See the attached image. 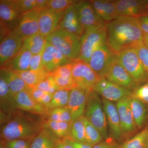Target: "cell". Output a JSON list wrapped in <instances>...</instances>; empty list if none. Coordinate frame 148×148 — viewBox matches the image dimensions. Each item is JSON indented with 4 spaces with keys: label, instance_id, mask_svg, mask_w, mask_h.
I'll use <instances>...</instances> for the list:
<instances>
[{
    "label": "cell",
    "instance_id": "1",
    "mask_svg": "<svg viewBox=\"0 0 148 148\" xmlns=\"http://www.w3.org/2000/svg\"><path fill=\"white\" fill-rule=\"evenodd\" d=\"M106 25L107 45L117 56L143 43V33L138 18L119 16Z\"/></svg>",
    "mask_w": 148,
    "mask_h": 148
},
{
    "label": "cell",
    "instance_id": "2",
    "mask_svg": "<svg viewBox=\"0 0 148 148\" xmlns=\"http://www.w3.org/2000/svg\"><path fill=\"white\" fill-rule=\"evenodd\" d=\"M43 127L44 122L25 116L16 115L1 127V138L4 141H32Z\"/></svg>",
    "mask_w": 148,
    "mask_h": 148
},
{
    "label": "cell",
    "instance_id": "3",
    "mask_svg": "<svg viewBox=\"0 0 148 148\" xmlns=\"http://www.w3.org/2000/svg\"><path fill=\"white\" fill-rule=\"evenodd\" d=\"M106 24L86 28L80 38V50L79 58L88 64L95 49L107 44Z\"/></svg>",
    "mask_w": 148,
    "mask_h": 148
},
{
    "label": "cell",
    "instance_id": "4",
    "mask_svg": "<svg viewBox=\"0 0 148 148\" xmlns=\"http://www.w3.org/2000/svg\"><path fill=\"white\" fill-rule=\"evenodd\" d=\"M84 116L98 130L104 139L108 140L111 138L102 100L99 95L92 90L88 93Z\"/></svg>",
    "mask_w": 148,
    "mask_h": 148
},
{
    "label": "cell",
    "instance_id": "5",
    "mask_svg": "<svg viewBox=\"0 0 148 148\" xmlns=\"http://www.w3.org/2000/svg\"><path fill=\"white\" fill-rule=\"evenodd\" d=\"M46 40L69 59L73 60L79 57L80 39L73 34L57 30L46 37Z\"/></svg>",
    "mask_w": 148,
    "mask_h": 148
},
{
    "label": "cell",
    "instance_id": "6",
    "mask_svg": "<svg viewBox=\"0 0 148 148\" xmlns=\"http://www.w3.org/2000/svg\"><path fill=\"white\" fill-rule=\"evenodd\" d=\"M119 62L124 67L138 86L148 82L142 62L134 48H130L118 55Z\"/></svg>",
    "mask_w": 148,
    "mask_h": 148
},
{
    "label": "cell",
    "instance_id": "7",
    "mask_svg": "<svg viewBox=\"0 0 148 148\" xmlns=\"http://www.w3.org/2000/svg\"><path fill=\"white\" fill-rule=\"evenodd\" d=\"M72 73L77 86L88 90L93 86L100 78L89 64L78 58L72 61Z\"/></svg>",
    "mask_w": 148,
    "mask_h": 148
},
{
    "label": "cell",
    "instance_id": "8",
    "mask_svg": "<svg viewBox=\"0 0 148 148\" xmlns=\"http://www.w3.org/2000/svg\"><path fill=\"white\" fill-rule=\"evenodd\" d=\"M117 58L118 56L106 44L93 51L88 64L99 77L103 78H105L111 66Z\"/></svg>",
    "mask_w": 148,
    "mask_h": 148
},
{
    "label": "cell",
    "instance_id": "9",
    "mask_svg": "<svg viewBox=\"0 0 148 148\" xmlns=\"http://www.w3.org/2000/svg\"><path fill=\"white\" fill-rule=\"evenodd\" d=\"M92 90L103 96V98L112 102H117L130 97L132 92V90L120 87L109 81L106 78H100L93 86Z\"/></svg>",
    "mask_w": 148,
    "mask_h": 148
},
{
    "label": "cell",
    "instance_id": "10",
    "mask_svg": "<svg viewBox=\"0 0 148 148\" xmlns=\"http://www.w3.org/2000/svg\"><path fill=\"white\" fill-rule=\"evenodd\" d=\"M130 98H123L116 104L120 120L122 140L129 139L138 129L130 109Z\"/></svg>",
    "mask_w": 148,
    "mask_h": 148
},
{
    "label": "cell",
    "instance_id": "11",
    "mask_svg": "<svg viewBox=\"0 0 148 148\" xmlns=\"http://www.w3.org/2000/svg\"><path fill=\"white\" fill-rule=\"evenodd\" d=\"M117 12L119 16L138 18L148 15V1H115Z\"/></svg>",
    "mask_w": 148,
    "mask_h": 148
},
{
    "label": "cell",
    "instance_id": "12",
    "mask_svg": "<svg viewBox=\"0 0 148 148\" xmlns=\"http://www.w3.org/2000/svg\"><path fill=\"white\" fill-rule=\"evenodd\" d=\"M90 91L78 87L70 91L67 107L70 111L73 121L84 116L88 96Z\"/></svg>",
    "mask_w": 148,
    "mask_h": 148
},
{
    "label": "cell",
    "instance_id": "13",
    "mask_svg": "<svg viewBox=\"0 0 148 148\" xmlns=\"http://www.w3.org/2000/svg\"><path fill=\"white\" fill-rule=\"evenodd\" d=\"M24 40L14 31L6 36L0 45L1 65L14 57L21 49Z\"/></svg>",
    "mask_w": 148,
    "mask_h": 148
},
{
    "label": "cell",
    "instance_id": "14",
    "mask_svg": "<svg viewBox=\"0 0 148 148\" xmlns=\"http://www.w3.org/2000/svg\"><path fill=\"white\" fill-rule=\"evenodd\" d=\"M41 12L33 10L21 14V19L14 32L24 40L39 33V18Z\"/></svg>",
    "mask_w": 148,
    "mask_h": 148
},
{
    "label": "cell",
    "instance_id": "15",
    "mask_svg": "<svg viewBox=\"0 0 148 148\" xmlns=\"http://www.w3.org/2000/svg\"><path fill=\"white\" fill-rule=\"evenodd\" d=\"M57 30L66 31L79 39L82 36L84 30L81 24L75 5L64 11Z\"/></svg>",
    "mask_w": 148,
    "mask_h": 148
},
{
    "label": "cell",
    "instance_id": "16",
    "mask_svg": "<svg viewBox=\"0 0 148 148\" xmlns=\"http://www.w3.org/2000/svg\"><path fill=\"white\" fill-rule=\"evenodd\" d=\"M102 102L110 137L116 142L121 141L122 140L121 125L116 105L105 98H103Z\"/></svg>",
    "mask_w": 148,
    "mask_h": 148
},
{
    "label": "cell",
    "instance_id": "17",
    "mask_svg": "<svg viewBox=\"0 0 148 148\" xmlns=\"http://www.w3.org/2000/svg\"><path fill=\"white\" fill-rule=\"evenodd\" d=\"M72 61L47 41L42 57L43 67L46 71L51 73L59 67L71 63Z\"/></svg>",
    "mask_w": 148,
    "mask_h": 148
},
{
    "label": "cell",
    "instance_id": "18",
    "mask_svg": "<svg viewBox=\"0 0 148 148\" xmlns=\"http://www.w3.org/2000/svg\"><path fill=\"white\" fill-rule=\"evenodd\" d=\"M106 78L120 87L133 91L138 85L124 67L116 60L111 66Z\"/></svg>",
    "mask_w": 148,
    "mask_h": 148
},
{
    "label": "cell",
    "instance_id": "19",
    "mask_svg": "<svg viewBox=\"0 0 148 148\" xmlns=\"http://www.w3.org/2000/svg\"><path fill=\"white\" fill-rule=\"evenodd\" d=\"M21 14L18 10L16 0L0 1L1 21L12 31L18 26Z\"/></svg>",
    "mask_w": 148,
    "mask_h": 148
},
{
    "label": "cell",
    "instance_id": "20",
    "mask_svg": "<svg viewBox=\"0 0 148 148\" xmlns=\"http://www.w3.org/2000/svg\"><path fill=\"white\" fill-rule=\"evenodd\" d=\"M64 12L47 8L42 11L39 18V33L46 38L56 31Z\"/></svg>",
    "mask_w": 148,
    "mask_h": 148
},
{
    "label": "cell",
    "instance_id": "21",
    "mask_svg": "<svg viewBox=\"0 0 148 148\" xmlns=\"http://www.w3.org/2000/svg\"><path fill=\"white\" fill-rule=\"evenodd\" d=\"M83 29L106 24L95 13L89 1H79L75 4Z\"/></svg>",
    "mask_w": 148,
    "mask_h": 148
},
{
    "label": "cell",
    "instance_id": "22",
    "mask_svg": "<svg viewBox=\"0 0 148 148\" xmlns=\"http://www.w3.org/2000/svg\"><path fill=\"white\" fill-rule=\"evenodd\" d=\"M30 89L15 94L14 99L17 109L38 115H46L48 111L45 107L34 100L30 94Z\"/></svg>",
    "mask_w": 148,
    "mask_h": 148
},
{
    "label": "cell",
    "instance_id": "23",
    "mask_svg": "<svg viewBox=\"0 0 148 148\" xmlns=\"http://www.w3.org/2000/svg\"><path fill=\"white\" fill-rule=\"evenodd\" d=\"M33 54L23 45L20 51L12 58L1 65V69H8L14 71L30 70V64Z\"/></svg>",
    "mask_w": 148,
    "mask_h": 148
},
{
    "label": "cell",
    "instance_id": "24",
    "mask_svg": "<svg viewBox=\"0 0 148 148\" xmlns=\"http://www.w3.org/2000/svg\"><path fill=\"white\" fill-rule=\"evenodd\" d=\"M95 13L106 24L118 17L115 1L91 0L89 1Z\"/></svg>",
    "mask_w": 148,
    "mask_h": 148
},
{
    "label": "cell",
    "instance_id": "25",
    "mask_svg": "<svg viewBox=\"0 0 148 148\" xmlns=\"http://www.w3.org/2000/svg\"><path fill=\"white\" fill-rule=\"evenodd\" d=\"M15 94L12 92L5 80L0 76V102L1 112L10 114L17 108L14 99Z\"/></svg>",
    "mask_w": 148,
    "mask_h": 148
},
{
    "label": "cell",
    "instance_id": "26",
    "mask_svg": "<svg viewBox=\"0 0 148 148\" xmlns=\"http://www.w3.org/2000/svg\"><path fill=\"white\" fill-rule=\"evenodd\" d=\"M130 104L135 124L138 129L145 125L148 116V109L145 104L138 98L130 96Z\"/></svg>",
    "mask_w": 148,
    "mask_h": 148
},
{
    "label": "cell",
    "instance_id": "27",
    "mask_svg": "<svg viewBox=\"0 0 148 148\" xmlns=\"http://www.w3.org/2000/svg\"><path fill=\"white\" fill-rule=\"evenodd\" d=\"M0 73V76L5 80L12 92L14 94L30 89L23 79L14 71L1 69Z\"/></svg>",
    "mask_w": 148,
    "mask_h": 148
},
{
    "label": "cell",
    "instance_id": "28",
    "mask_svg": "<svg viewBox=\"0 0 148 148\" xmlns=\"http://www.w3.org/2000/svg\"><path fill=\"white\" fill-rule=\"evenodd\" d=\"M60 139L44 126L43 129L32 140L30 148H55Z\"/></svg>",
    "mask_w": 148,
    "mask_h": 148
},
{
    "label": "cell",
    "instance_id": "29",
    "mask_svg": "<svg viewBox=\"0 0 148 148\" xmlns=\"http://www.w3.org/2000/svg\"><path fill=\"white\" fill-rule=\"evenodd\" d=\"M73 123L47 119L46 121L44 122V126L46 127L58 139H63L71 138V130Z\"/></svg>",
    "mask_w": 148,
    "mask_h": 148
},
{
    "label": "cell",
    "instance_id": "30",
    "mask_svg": "<svg viewBox=\"0 0 148 148\" xmlns=\"http://www.w3.org/2000/svg\"><path fill=\"white\" fill-rule=\"evenodd\" d=\"M23 79L30 88H35L43 80L50 75L44 69L39 71H14Z\"/></svg>",
    "mask_w": 148,
    "mask_h": 148
},
{
    "label": "cell",
    "instance_id": "31",
    "mask_svg": "<svg viewBox=\"0 0 148 148\" xmlns=\"http://www.w3.org/2000/svg\"><path fill=\"white\" fill-rule=\"evenodd\" d=\"M46 42V38L38 33L25 39L23 45L33 55H36L44 49Z\"/></svg>",
    "mask_w": 148,
    "mask_h": 148
},
{
    "label": "cell",
    "instance_id": "32",
    "mask_svg": "<svg viewBox=\"0 0 148 148\" xmlns=\"http://www.w3.org/2000/svg\"><path fill=\"white\" fill-rule=\"evenodd\" d=\"M148 135V127L125 141L119 148H145Z\"/></svg>",
    "mask_w": 148,
    "mask_h": 148
},
{
    "label": "cell",
    "instance_id": "33",
    "mask_svg": "<svg viewBox=\"0 0 148 148\" xmlns=\"http://www.w3.org/2000/svg\"><path fill=\"white\" fill-rule=\"evenodd\" d=\"M71 90L59 89L53 94L52 100L46 107L48 111L67 107Z\"/></svg>",
    "mask_w": 148,
    "mask_h": 148
},
{
    "label": "cell",
    "instance_id": "34",
    "mask_svg": "<svg viewBox=\"0 0 148 148\" xmlns=\"http://www.w3.org/2000/svg\"><path fill=\"white\" fill-rule=\"evenodd\" d=\"M85 116L73 121L72 124L70 139L78 143H85Z\"/></svg>",
    "mask_w": 148,
    "mask_h": 148
},
{
    "label": "cell",
    "instance_id": "35",
    "mask_svg": "<svg viewBox=\"0 0 148 148\" xmlns=\"http://www.w3.org/2000/svg\"><path fill=\"white\" fill-rule=\"evenodd\" d=\"M85 143L92 146L103 141V136L92 124L85 117Z\"/></svg>",
    "mask_w": 148,
    "mask_h": 148
},
{
    "label": "cell",
    "instance_id": "36",
    "mask_svg": "<svg viewBox=\"0 0 148 148\" xmlns=\"http://www.w3.org/2000/svg\"><path fill=\"white\" fill-rule=\"evenodd\" d=\"M47 119L55 121L67 122L73 123L71 115L67 107L48 111L46 115Z\"/></svg>",
    "mask_w": 148,
    "mask_h": 148
},
{
    "label": "cell",
    "instance_id": "37",
    "mask_svg": "<svg viewBox=\"0 0 148 148\" xmlns=\"http://www.w3.org/2000/svg\"><path fill=\"white\" fill-rule=\"evenodd\" d=\"M29 91L34 100L45 108L50 103L53 98V94L45 92L36 88H30Z\"/></svg>",
    "mask_w": 148,
    "mask_h": 148
},
{
    "label": "cell",
    "instance_id": "38",
    "mask_svg": "<svg viewBox=\"0 0 148 148\" xmlns=\"http://www.w3.org/2000/svg\"><path fill=\"white\" fill-rule=\"evenodd\" d=\"M78 1L74 0H49L48 1L47 8L56 11H64Z\"/></svg>",
    "mask_w": 148,
    "mask_h": 148
},
{
    "label": "cell",
    "instance_id": "39",
    "mask_svg": "<svg viewBox=\"0 0 148 148\" xmlns=\"http://www.w3.org/2000/svg\"><path fill=\"white\" fill-rule=\"evenodd\" d=\"M36 88L52 94L59 89L53 77L50 75L41 82Z\"/></svg>",
    "mask_w": 148,
    "mask_h": 148
},
{
    "label": "cell",
    "instance_id": "40",
    "mask_svg": "<svg viewBox=\"0 0 148 148\" xmlns=\"http://www.w3.org/2000/svg\"><path fill=\"white\" fill-rule=\"evenodd\" d=\"M131 96L143 102L148 109V82L138 86L132 91Z\"/></svg>",
    "mask_w": 148,
    "mask_h": 148
},
{
    "label": "cell",
    "instance_id": "41",
    "mask_svg": "<svg viewBox=\"0 0 148 148\" xmlns=\"http://www.w3.org/2000/svg\"><path fill=\"white\" fill-rule=\"evenodd\" d=\"M134 48L139 56L148 78V49L143 45V43L136 46Z\"/></svg>",
    "mask_w": 148,
    "mask_h": 148
},
{
    "label": "cell",
    "instance_id": "42",
    "mask_svg": "<svg viewBox=\"0 0 148 148\" xmlns=\"http://www.w3.org/2000/svg\"><path fill=\"white\" fill-rule=\"evenodd\" d=\"M16 2L21 14L30 11L36 10V0H16Z\"/></svg>",
    "mask_w": 148,
    "mask_h": 148
},
{
    "label": "cell",
    "instance_id": "43",
    "mask_svg": "<svg viewBox=\"0 0 148 148\" xmlns=\"http://www.w3.org/2000/svg\"><path fill=\"white\" fill-rule=\"evenodd\" d=\"M3 142L5 148H30L32 143L31 140H15Z\"/></svg>",
    "mask_w": 148,
    "mask_h": 148
},
{
    "label": "cell",
    "instance_id": "44",
    "mask_svg": "<svg viewBox=\"0 0 148 148\" xmlns=\"http://www.w3.org/2000/svg\"><path fill=\"white\" fill-rule=\"evenodd\" d=\"M44 49L40 53L32 55L30 61V70L39 71L44 69L42 64V57Z\"/></svg>",
    "mask_w": 148,
    "mask_h": 148
},
{
    "label": "cell",
    "instance_id": "45",
    "mask_svg": "<svg viewBox=\"0 0 148 148\" xmlns=\"http://www.w3.org/2000/svg\"><path fill=\"white\" fill-rule=\"evenodd\" d=\"M119 144L110 138L96 144L92 148H119Z\"/></svg>",
    "mask_w": 148,
    "mask_h": 148
},
{
    "label": "cell",
    "instance_id": "46",
    "mask_svg": "<svg viewBox=\"0 0 148 148\" xmlns=\"http://www.w3.org/2000/svg\"><path fill=\"white\" fill-rule=\"evenodd\" d=\"M55 148H75L70 142L69 138L60 139L56 142Z\"/></svg>",
    "mask_w": 148,
    "mask_h": 148
},
{
    "label": "cell",
    "instance_id": "47",
    "mask_svg": "<svg viewBox=\"0 0 148 148\" xmlns=\"http://www.w3.org/2000/svg\"><path fill=\"white\" fill-rule=\"evenodd\" d=\"M138 20L143 33L148 34V15L142 16Z\"/></svg>",
    "mask_w": 148,
    "mask_h": 148
},
{
    "label": "cell",
    "instance_id": "48",
    "mask_svg": "<svg viewBox=\"0 0 148 148\" xmlns=\"http://www.w3.org/2000/svg\"><path fill=\"white\" fill-rule=\"evenodd\" d=\"M69 140L75 148H92L93 147L87 143H78L69 138Z\"/></svg>",
    "mask_w": 148,
    "mask_h": 148
},
{
    "label": "cell",
    "instance_id": "49",
    "mask_svg": "<svg viewBox=\"0 0 148 148\" xmlns=\"http://www.w3.org/2000/svg\"><path fill=\"white\" fill-rule=\"evenodd\" d=\"M143 45L148 49V34L143 33Z\"/></svg>",
    "mask_w": 148,
    "mask_h": 148
},
{
    "label": "cell",
    "instance_id": "50",
    "mask_svg": "<svg viewBox=\"0 0 148 148\" xmlns=\"http://www.w3.org/2000/svg\"><path fill=\"white\" fill-rule=\"evenodd\" d=\"M0 148H5L3 142L1 140V144H0Z\"/></svg>",
    "mask_w": 148,
    "mask_h": 148
},
{
    "label": "cell",
    "instance_id": "51",
    "mask_svg": "<svg viewBox=\"0 0 148 148\" xmlns=\"http://www.w3.org/2000/svg\"><path fill=\"white\" fill-rule=\"evenodd\" d=\"M145 148H148V135L147 138V141H146V145Z\"/></svg>",
    "mask_w": 148,
    "mask_h": 148
}]
</instances>
